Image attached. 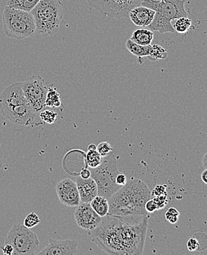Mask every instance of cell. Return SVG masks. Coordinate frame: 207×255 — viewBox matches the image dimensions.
<instances>
[{
    "mask_svg": "<svg viewBox=\"0 0 207 255\" xmlns=\"http://www.w3.org/2000/svg\"><path fill=\"white\" fill-rule=\"evenodd\" d=\"M188 249L189 250L190 252H195L199 249V241L196 240L194 238H191V239H189V241H188Z\"/></svg>",
    "mask_w": 207,
    "mask_h": 255,
    "instance_id": "31",
    "label": "cell"
},
{
    "mask_svg": "<svg viewBox=\"0 0 207 255\" xmlns=\"http://www.w3.org/2000/svg\"><path fill=\"white\" fill-rule=\"evenodd\" d=\"M185 0H143L140 5L149 7L155 11L154 20L148 28L161 34L176 32L171 21L189 15L185 10Z\"/></svg>",
    "mask_w": 207,
    "mask_h": 255,
    "instance_id": "3",
    "label": "cell"
},
{
    "mask_svg": "<svg viewBox=\"0 0 207 255\" xmlns=\"http://www.w3.org/2000/svg\"><path fill=\"white\" fill-rule=\"evenodd\" d=\"M202 163H203V166L205 167V169H207V152L202 158Z\"/></svg>",
    "mask_w": 207,
    "mask_h": 255,
    "instance_id": "38",
    "label": "cell"
},
{
    "mask_svg": "<svg viewBox=\"0 0 207 255\" xmlns=\"http://www.w3.org/2000/svg\"><path fill=\"white\" fill-rule=\"evenodd\" d=\"M24 96L32 109L38 113L45 107L48 87L45 80L38 75H32L22 83Z\"/></svg>",
    "mask_w": 207,
    "mask_h": 255,
    "instance_id": "9",
    "label": "cell"
},
{
    "mask_svg": "<svg viewBox=\"0 0 207 255\" xmlns=\"http://www.w3.org/2000/svg\"><path fill=\"white\" fill-rule=\"evenodd\" d=\"M113 149H113L112 145L107 141L101 142L97 146V151L103 157L110 154L112 152Z\"/></svg>",
    "mask_w": 207,
    "mask_h": 255,
    "instance_id": "27",
    "label": "cell"
},
{
    "mask_svg": "<svg viewBox=\"0 0 207 255\" xmlns=\"http://www.w3.org/2000/svg\"><path fill=\"white\" fill-rule=\"evenodd\" d=\"M4 244L13 247L14 255H35L40 245L36 234L24 225L13 226L9 230Z\"/></svg>",
    "mask_w": 207,
    "mask_h": 255,
    "instance_id": "7",
    "label": "cell"
},
{
    "mask_svg": "<svg viewBox=\"0 0 207 255\" xmlns=\"http://www.w3.org/2000/svg\"><path fill=\"white\" fill-rule=\"evenodd\" d=\"M145 210L148 213H154V212L158 210L157 208V203H156L155 200L154 199H150L148 202L145 204Z\"/></svg>",
    "mask_w": 207,
    "mask_h": 255,
    "instance_id": "29",
    "label": "cell"
},
{
    "mask_svg": "<svg viewBox=\"0 0 207 255\" xmlns=\"http://www.w3.org/2000/svg\"><path fill=\"white\" fill-rule=\"evenodd\" d=\"M154 199L155 200L156 203H157L158 210L163 209L166 206L167 202H168L167 195L156 196L155 198H154Z\"/></svg>",
    "mask_w": 207,
    "mask_h": 255,
    "instance_id": "28",
    "label": "cell"
},
{
    "mask_svg": "<svg viewBox=\"0 0 207 255\" xmlns=\"http://www.w3.org/2000/svg\"><path fill=\"white\" fill-rule=\"evenodd\" d=\"M179 216H176V215L173 214V213L168 211H167L165 213V218L171 224L177 223L178 221H179Z\"/></svg>",
    "mask_w": 207,
    "mask_h": 255,
    "instance_id": "33",
    "label": "cell"
},
{
    "mask_svg": "<svg viewBox=\"0 0 207 255\" xmlns=\"http://www.w3.org/2000/svg\"><path fill=\"white\" fill-rule=\"evenodd\" d=\"M127 182V177L125 174L119 173L118 175L116 177V182H117V185L123 186V185H126Z\"/></svg>",
    "mask_w": 207,
    "mask_h": 255,
    "instance_id": "34",
    "label": "cell"
},
{
    "mask_svg": "<svg viewBox=\"0 0 207 255\" xmlns=\"http://www.w3.org/2000/svg\"><path fill=\"white\" fill-rule=\"evenodd\" d=\"M154 38V33L150 29L140 28L133 32L130 39L142 46L150 45Z\"/></svg>",
    "mask_w": 207,
    "mask_h": 255,
    "instance_id": "17",
    "label": "cell"
},
{
    "mask_svg": "<svg viewBox=\"0 0 207 255\" xmlns=\"http://www.w3.org/2000/svg\"><path fill=\"white\" fill-rule=\"evenodd\" d=\"M80 177L83 179H89L92 177L90 169L87 168L82 169L81 171H80Z\"/></svg>",
    "mask_w": 207,
    "mask_h": 255,
    "instance_id": "35",
    "label": "cell"
},
{
    "mask_svg": "<svg viewBox=\"0 0 207 255\" xmlns=\"http://www.w3.org/2000/svg\"><path fill=\"white\" fill-rule=\"evenodd\" d=\"M174 24V27L176 32L184 34L188 32L192 27V20L188 16L178 18Z\"/></svg>",
    "mask_w": 207,
    "mask_h": 255,
    "instance_id": "23",
    "label": "cell"
},
{
    "mask_svg": "<svg viewBox=\"0 0 207 255\" xmlns=\"http://www.w3.org/2000/svg\"><path fill=\"white\" fill-rule=\"evenodd\" d=\"M0 112L4 118L14 125L24 126L32 125L34 127L36 112L32 109L28 102L24 104L0 108Z\"/></svg>",
    "mask_w": 207,
    "mask_h": 255,
    "instance_id": "10",
    "label": "cell"
},
{
    "mask_svg": "<svg viewBox=\"0 0 207 255\" xmlns=\"http://www.w3.org/2000/svg\"><path fill=\"white\" fill-rule=\"evenodd\" d=\"M103 157L97 150L89 151L86 155V164L90 168H95L99 166L103 162Z\"/></svg>",
    "mask_w": 207,
    "mask_h": 255,
    "instance_id": "24",
    "label": "cell"
},
{
    "mask_svg": "<svg viewBox=\"0 0 207 255\" xmlns=\"http://www.w3.org/2000/svg\"><path fill=\"white\" fill-rule=\"evenodd\" d=\"M168 57V51L160 44H155L151 45V52L148 58L152 61L157 60L165 59Z\"/></svg>",
    "mask_w": 207,
    "mask_h": 255,
    "instance_id": "22",
    "label": "cell"
},
{
    "mask_svg": "<svg viewBox=\"0 0 207 255\" xmlns=\"http://www.w3.org/2000/svg\"><path fill=\"white\" fill-rule=\"evenodd\" d=\"M92 178L95 180L98 189V195L109 199L121 187L116 182L118 175L117 158L114 154L103 157V162L99 166L90 168Z\"/></svg>",
    "mask_w": 207,
    "mask_h": 255,
    "instance_id": "6",
    "label": "cell"
},
{
    "mask_svg": "<svg viewBox=\"0 0 207 255\" xmlns=\"http://www.w3.org/2000/svg\"><path fill=\"white\" fill-rule=\"evenodd\" d=\"M3 30L6 36L21 40L35 34V24L30 12L5 6L2 13Z\"/></svg>",
    "mask_w": 207,
    "mask_h": 255,
    "instance_id": "5",
    "label": "cell"
},
{
    "mask_svg": "<svg viewBox=\"0 0 207 255\" xmlns=\"http://www.w3.org/2000/svg\"><path fill=\"white\" fill-rule=\"evenodd\" d=\"M40 222H41V221H40L38 215L32 212V213H29V214L26 216L23 225H24V227H27V228L31 229L32 227L38 225Z\"/></svg>",
    "mask_w": 207,
    "mask_h": 255,
    "instance_id": "26",
    "label": "cell"
},
{
    "mask_svg": "<svg viewBox=\"0 0 207 255\" xmlns=\"http://www.w3.org/2000/svg\"><path fill=\"white\" fill-rule=\"evenodd\" d=\"M170 213H173V214L176 215V216H180V213L178 211L177 209H176L175 208H169L168 210Z\"/></svg>",
    "mask_w": 207,
    "mask_h": 255,
    "instance_id": "37",
    "label": "cell"
},
{
    "mask_svg": "<svg viewBox=\"0 0 207 255\" xmlns=\"http://www.w3.org/2000/svg\"><path fill=\"white\" fill-rule=\"evenodd\" d=\"M151 196V191L145 182L132 178L108 199L109 214L120 216L148 215L145 204Z\"/></svg>",
    "mask_w": 207,
    "mask_h": 255,
    "instance_id": "2",
    "label": "cell"
},
{
    "mask_svg": "<svg viewBox=\"0 0 207 255\" xmlns=\"http://www.w3.org/2000/svg\"><path fill=\"white\" fill-rule=\"evenodd\" d=\"M30 13L35 24V32L50 36L59 30L63 18V4L60 0H40Z\"/></svg>",
    "mask_w": 207,
    "mask_h": 255,
    "instance_id": "4",
    "label": "cell"
},
{
    "mask_svg": "<svg viewBox=\"0 0 207 255\" xmlns=\"http://www.w3.org/2000/svg\"><path fill=\"white\" fill-rule=\"evenodd\" d=\"M151 194L155 196L167 195L166 187L163 185H157Z\"/></svg>",
    "mask_w": 207,
    "mask_h": 255,
    "instance_id": "30",
    "label": "cell"
},
{
    "mask_svg": "<svg viewBox=\"0 0 207 255\" xmlns=\"http://www.w3.org/2000/svg\"><path fill=\"white\" fill-rule=\"evenodd\" d=\"M76 184L79 191L80 202L90 203L92 199L98 195L97 183L92 177L89 179L77 177Z\"/></svg>",
    "mask_w": 207,
    "mask_h": 255,
    "instance_id": "16",
    "label": "cell"
},
{
    "mask_svg": "<svg viewBox=\"0 0 207 255\" xmlns=\"http://www.w3.org/2000/svg\"><path fill=\"white\" fill-rule=\"evenodd\" d=\"M143 0H87L89 7L111 18H128V13Z\"/></svg>",
    "mask_w": 207,
    "mask_h": 255,
    "instance_id": "8",
    "label": "cell"
},
{
    "mask_svg": "<svg viewBox=\"0 0 207 255\" xmlns=\"http://www.w3.org/2000/svg\"><path fill=\"white\" fill-rule=\"evenodd\" d=\"M40 0H7L6 6L24 11L31 12Z\"/></svg>",
    "mask_w": 207,
    "mask_h": 255,
    "instance_id": "20",
    "label": "cell"
},
{
    "mask_svg": "<svg viewBox=\"0 0 207 255\" xmlns=\"http://www.w3.org/2000/svg\"><path fill=\"white\" fill-rule=\"evenodd\" d=\"M78 243L74 240L58 241L50 239L49 244L38 255H74L78 253Z\"/></svg>",
    "mask_w": 207,
    "mask_h": 255,
    "instance_id": "13",
    "label": "cell"
},
{
    "mask_svg": "<svg viewBox=\"0 0 207 255\" xmlns=\"http://www.w3.org/2000/svg\"><path fill=\"white\" fill-rule=\"evenodd\" d=\"M61 96L57 91L54 84L51 85L48 87L47 97L45 100V106L52 108H58L61 107Z\"/></svg>",
    "mask_w": 207,
    "mask_h": 255,
    "instance_id": "21",
    "label": "cell"
},
{
    "mask_svg": "<svg viewBox=\"0 0 207 255\" xmlns=\"http://www.w3.org/2000/svg\"><path fill=\"white\" fill-rule=\"evenodd\" d=\"M126 46L132 55L137 57L138 61H141V64L143 63L144 57H148L150 55L151 49V44L147 46L140 45L131 41L130 38L126 41Z\"/></svg>",
    "mask_w": 207,
    "mask_h": 255,
    "instance_id": "18",
    "label": "cell"
},
{
    "mask_svg": "<svg viewBox=\"0 0 207 255\" xmlns=\"http://www.w3.org/2000/svg\"><path fill=\"white\" fill-rule=\"evenodd\" d=\"M91 206L97 214L103 218L107 216L109 212V200L103 196L97 195L90 202Z\"/></svg>",
    "mask_w": 207,
    "mask_h": 255,
    "instance_id": "19",
    "label": "cell"
},
{
    "mask_svg": "<svg viewBox=\"0 0 207 255\" xmlns=\"http://www.w3.org/2000/svg\"><path fill=\"white\" fill-rule=\"evenodd\" d=\"M27 103L22 89V83H13L7 86L0 95V108Z\"/></svg>",
    "mask_w": 207,
    "mask_h": 255,
    "instance_id": "14",
    "label": "cell"
},
{
    "mask_svg": "<svg viewBox=\"0 0 207 255\" xmlns=\"http://www.w3.org/2000/svg\"><path fill=\"white\" fill-rule=\"evenodd\" d=\"M88 150L89 151H94L97 150V146H95L94 143H91L89 146H88Z\"/></svg>",
    "mask_w": 207,
    "mask_h": 255,
    "instance_id": "39",
    "label": "cell"
},
{
    "mask_svg": "<svg viewBox=\"0 0 207 255\" xmlns=\"http://www.w3.org/2000/svg\"><path fill=\"white\" fill-rule=\"evenodd\" d=\"M74 216L78 227L89 232L95 230L102 221V218L97 214L90 203L86 202H81L76 207Z\"/></svg>",
    "mask_w": 207,
    "mask_h": 255,
    "instance_id": "11",
    "label": "cell"
},
{
    "mask_svg": "<svg viewBox=\"0 0 207 255\" xmlns=\"http://www.w3.org/2000/svg\"><path fill=\"white\" fill-rule=\"evenodd\" d=\"M0 167H1V166H0Z\"/></svg>",
    "mask_w": 207,
    "mask_h": 255,
    "instance_id": "40",
    "label": "cell"
},
{
    "mask_svg": "<svg viewBox=\"0 0 207 255\" xmlns=\"http://www.w3.org/2000/svg\"><path fill=\"white\" fill-rule=\"evenodd\" d=\"M57 117H58V114L55 111H50V110H44L40 113L41 120L49 125L55 123L56 122Z\"/></svg>",
    "mask_w": 207,
    "mask_h": 255,
    "instance_id": "25",
    "label": "cell"
},
{
    "mask_svg": "<svg viewBox=\"0 0 207 255\" xmlns=\"http://www.w3.org/2000/svg\"><path fill=\"white\" fill-rule=\"evenodd\" d=\"M202 180L207 185V169H205V171L202 172Z\"/></svg>",
    "mask_w": 207,
    "mask_h": 255,
    "instance_id": "36",
    "label": "cell"
},
{
    "mask_svg": "<svg viewBox=\"0 0 207 255\" xmlns=\"http://www.w3.org/2000/svg\"><path fill=\"white\" fill-rule=\"evenodd\" d=\"M155 15V11L149 7L138 5L131 9L128 13V18L136 26L148 27L152 23Z\"/></svg>",
    "mask_w": 207,
    "mask_h": 255,
    "instance_id": "15",
    "label": "cell"
},
{
    "mask_svg": "<svg viewBox=\"0 0 207 255\" xmlns=\"http://www.w3.org/2000/svg\"><path fill=\"white\" fill-rule=\"evenodd\" d=\"M56 193L61 203L69 208H76L81 202L76 182L71 179L60 181L56 185Z\"/></svg>",
    "mask_w": 207,
    "mask_h": 255,
    "instance_id": "12",
    "label": "cell"
},
{
    "mask_svg": "<svg viewBox=\"0 0 207 255\" xmlns=\"http://www.w3.org/2000/svg\"><path fill=\"white\" fill-rule=\"evenodd\" d=\"M148 215L113 216L108 214L90 231L92 240L107 254L141 255L144 253Z\"/></svg>",
    "mask_w": 207,
    "mask_h": 255,
    "instance_id": "1",
    "label": "cell"
},
{
    "mask_svg": "<svg viewBox=\"0 0 207 255\" xmlns=\"http://www.w3.org/2000/svg\"><path fill=\"white\" fill-rule=\"evenodd\" d=\"M1 250L3 255H13V252H14L13 247L9 244H4V245L1 246Z\"/></svg>",
    "mask_w": 207,
    "mask_h": 255,
    "instance_id": "32",
    "label": "cell"
}]
</instances>
